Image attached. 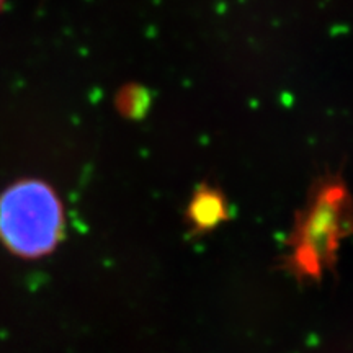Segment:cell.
I'll return each mask as SVG.
<instances>
[{
	"instance_id": "6da1fadb",
	"label": "cell",
	"mask_w": 353,
	"mask_h": 353,
	"mask_svg": "<svg viewBox=\"0 0 353 353\" xmlns=\"http://www.w3.org/2000/svg\"><path fill=\"white\" fill-rule=\"evenodd\" d=\"M63 229V206L46 183L21 182L0 196V239L17 255L34 259L51 252Z\"/></svg>"
}]
</instances>
